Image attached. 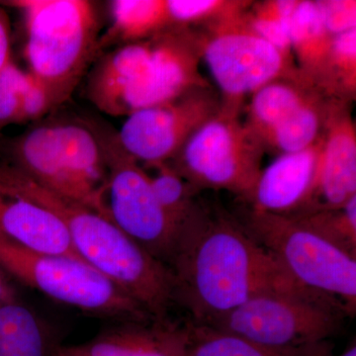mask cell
<instances>
[{"instance_id":"6da1fadb","label":"cell","mask_w":356,"mask_h":356,"mask_svg":"<svg viewBox=\"0 0 356 356\" xmlns=\"http://www.w3.org/2000/svg\"><path fill=\"white\" fill-rule=\"evenodd\" d=\"M173 302L209 325L261 293L302 285L225 211L196 202L168 264Z\"/></svg>"},{"instance_id":"7a4b0ae2","label":"cell","mask_w":356,"mask_h":356,"mask_svg":"<svg viewBox=\"0 0 356 356\" xmlns=\"http://www.w3.org/2000/svg\"><path fill=\"white\" fill-rule=\"evenodd\" d=\"M0 187L54 213L64 224L79 259L108 278L154 320H165L175 304L170 268L111 220L47 191L4 161H0Z\"/></svg>"},{"instance_id":"3957f363","label":"cell","mask_w":356,"mask_h":356,"mask_svg":"<svg viewBox=\"0 0 356 356\" xmlns=\"http://www.w3.org/2000/svg\"><path fill=\"white\" fill-rule=\"evenodd\" d=\"M9 147L11 163L47 191L107 217L106 156L97 131L81 123L44 124Z\"/></svg>"},{"instance_id":"277c9868","label":"cell","mask_w":356,"mask_h":356,"mask_svg":"<svg viewBox=\"0 0 356 356\" xmlns=\"http://www.w3.org/2000/svg\"><path fill=\"white\" fill-rule=\"evenodd\" d=\"M24 13L29 74L50 91L56 106L72 95L95 57L97 14L88 0H16Z\"/></svg>"},{"instance_id":"5b68a950","label":"cell","mask_w":356,"mask_h":356,"mask_svg":"<svg viewBox=\"0 0 356 356\" xmlns=\"http://www.w3.org/2000/svg\"><path fill=\"white\" fill-rule=\"evenodd\" d=\"M348 315L336 297L296 285L255 295L208 327L271 348H298L327 341Z\"/></svg>"},{"instance_id":"8992f818","label":"cell","mask_w":356,"mask_h":356,"mask_svg":"<svg viewBox=\"0 0 356 356\" xmlns=\"http://www.w3.org/2000/svg\"><path fill=\"white\" fill-rule=\"evenodd\" d=\"M0 269L49 298L122 322L154 320L135 300L83 259L22 247L0 235Z\"/></svg>"},{"instance_id":"52a82bcc","label":"cell","mask_w":356,"mask_h":356,"mask_svg":"<svg viewBox=\"0 0 356 356\" xmlns=\"http://www.w3.org/2000/svg\"><path fill=\"white\" fill-rule=\"evenodd\" d=\"M248 235L268 250L297 282L336 297L355 313L356 259L291 217L250 208L238 218Z\"/></svg>"},{"instance_id":"ba28073f","label":"cell","mask_w":356,"mask_h":356,"mask_svg":"<svg viewBox=\"0 0 356 356\" xmlns=\"http://www.w3.org/2000/svg\"><path fill=\"white\" fill-rule=\"evenodd\" d=\"M264 144L238 114L221 109L175 156V170L199 191L222 189L250 200L261 175Z\"/></svg>"},{"instance_id":"9c48e42d","label":"cell","mask_w":356,"mask_h":356,"mask_svg":"<svg viewBox=\"0 0 356 356\" xmlns=\"http://www.w3.org/2000/svg\"><path fill=\"white\" fill-rule=\"evenodd\" d=\"M108 177L105 191L107 217L126 235L168 266L179 232L159 205L149 178L114 136L99 134Z\"/></svg>"},{"instance_id":"30bf717a","label":"cell","mask_w":356,"mask_h":356,"mask_svg":"<svg viewBox=\"0 0 356 356\" xmlns=\"http://www.w3.org/2000/svg\"><path fill=\"white\" fill-rule=\"evenodd\" d=\"M243 11L216 20L208 37L199 36L204 58L221 90L222 109L238 114L245 95L281 79L288 60L248 26Z\"/></svg>"},{"instance_id":"8fae6325","label":"cell","mask_w":356,"mask_h":356,"mask_svg":"<svg viewBox=\"0 0 356 356\" xmlns=\"http://www.w3.org/2000/svg\"><path fill=\"white\" fill-rule=\"evenodd\" d=\"M222 103L207 88L128 115L115 134L122 149L146 165L175 159L198 129L219 114Z\"/></svg>"},{"instance_id":"7c38bea8","label":"cell","mask_w":356,"mask_h":356,"mask_svg":"<svg viewBox=\"0 0 356 356\" xmlns=\"http://www.w3.org/2000/svg\"><path fill=\"white\" fill-rule=\"evenodd\" d=\"M151 55L142 76L127 89L119 116L175 99L193 89L207 88L199 72V36L184 27H170L149 38Z\"/></svg>"},{"instance_id":"4fadbf2b","label":"cell","mask_w":356,"mask_h":356,"mask_svg":"<svg viewBox=\"0 0 356 356\" xmlns=\"http://www.w3.org/2000/svg\"><path fill=\"white\" fill-rule=\"evenodd\" d=\"M355 195V125L344 100L332 98L327 103L313 189L299 216L336 209Z\"/></svg>"},{"instance_id":"5bb4252c","label":"cell","mask_w":356,"mask_h":356,"mask_svg":"<svg viewBox=\"0 0 356 356\" xmlns=\"http://www.w3.org/2000/svg\"><path fill=\"white\" fill-rule=\"evenodd\" d=\"M322 135L298 153L282 154L261 170L248 202L252 209L277 216L297 217L310 199Z\"/></svg>"},{"instance_id":"9a60e30c","label":"cell","mask_w":356,"mask_h":356,"mask_svg":"<svg viewBox=\"0 0 356 356\" xmlns=\"http://www.w3.org/2000/svg\"><path fill=\"white\" fill-rule=\"evenodd\" d=\"M186 325L168 321L125 322L88 343L60 346L65 356H186Z\"/></svg>"},{"instance_id":"2e32d148","label":"cell","mask_w":356,"mask_h":356,"mask_svg":"<svg viewBox=\"0 0 356 356\" xmlns=\"http://www.w3.org/2000/svg\"><path fill=\"white\" fill-rule=\"evenodd\" d=\"M0 235L36 252L79 257L64 224L54 213L1 187Z\"/></svg>"},{"instance_id":"e0dca14e","label":"cell","mask_w":356,"mask_h":356,"mask_svg":"<svg viewBox=\"0 0 356 356\" xmlns=\"http://www.w3.org/2000/svg\"><path fill=\"white\" fill-rule=\"evenodd\" d=\"M151 55L149 39L125 44L98 65L88 84V95L96 107L119 116L122 98L144 72Z\"/></svg>"},{"instance_id":"ac0fdd59","label":"cell","mask_w":356,"mask_h":356,"mask_svg":"<svg viewBox=\"0 0 356 356\" xmlns=\"http://www.w3.org/2000/svg\"><path fill=\"white\" fill-rule=\"evenodd\" d=\"M332 38L325 29L316 1H299L290 25V43L301 77L325 93Z\"/></svg>"},{"instance_id":"d6986e66","label":"cell","mask_w":356,"mask_h":356,"mask_svg":"<svg viewBox=\"0 0 356 356\" xmlns=\"http://www.w3.org/2000/svg\"><path fill=\"white\" fill-rule=\"evenodd\" d=\"M186 327V356H334L329 341L298 348H271L208 325L189 322Z\"/></svg>"},{"instance_id":"ffe728a7","label":"cell","mask_w":356,"mask_h":356,"mask_svg":"<svg viewBox=\"0 0 356 356\" xmlns=\"http://www.w3.org/2000/svg\"><path fill=\"white\" fill-rule=\"evenodd\" d=\"M48 325L18 299L0 307V356H57Z\"/></svg>"},{"instance_id":"44dd1931","label":"cell","mask_w":356,"mask_h":356,"mask_svg":"<svg viewBox=\"0 0 356 356\" xmlns=\"http://www.w3.org/2000/svg\"><path fill=\"white\" fill-rule=\"evenodd\" d=\"M112 24L99 46L145 41L170 27L165 0H115Z\"/></svg>"},{"instance_id":"7402d4cb","label":"cell","mask_w":356,"mask_h":356,"mask_svg":"<svg viewBox=\"0 0 356 356\" xmlns=\"http://www.w3.org/2000/svg\"><path fill=\"white\" fill-rule=\"evenodd\" d=\"M315 90L320 89L305 81L299 86L296 81L284 79L270 81L252 95L250 106V124H248V127L262 140L273 128L305 103Z\"/></svg>"},{"instance_id":"603a6c76","label":"cell","mask_w":356,"mask_h":356,"mask_svg":"<svg viewBox=\"0 0 356 356\" xmlns=\"http://www.w3.org/2000/svg\"><path fill=\"white\" fill-rule=\"evenodd\" d=\"M322 92L315 90L298 109L262 139L282 154L298 153L313 146L324 130L327 103Z\"/></svg>"},{"instance_id":"cb8c5ba5","label":"cell","mask_w":356,"mask_h":356,"mask_svg":"<svg viewBox=\"0 0 356 356\" xmlns=\"http://www.w3.org/2000/svg\"><path fill=\"white\" fill-rule=\"evenodd\" d=\"M291 218L356 259V195L336 209Z\"/></svg>"},{"instance_id":"d4e9b609","label":"cell","mask_w":356,"mask_h":356,"mask_svg":"<svg viewBox=\"0 0 356 356\" xmlns=\"http://www.w3.org/2000/svg\"><path fill=\"white\" fill-rule=\"evenodd\" d=\"M154 170L147 173L156 200L168 217L177 227H181L195 206L196 189L166 163L147 165Z\"/></svg>"},{"instance_id":"484cf974","label":"cell","mask_w":356,"mask_h":356,"mask_svg":"<svg viewBox=\"0 0 356 356\" xmlns=\"http://www.w3.org/2000/svg\"><path fill=\"white\" fill-rule=\"evenodd\" d=\"M356 88V29L332 38L327 62L325 92L327 95L353 96Z\"/></svg>"},{"instance_id":"4316f807","label":"cell","mask_w":356,"mask_h":356,"mask_svg":"<svg viewBox=\"0 0 356 356\" xmlns=\"http://www.w3.org/2000/svg\"><path fill=\"white\" fill-rule=\"evenodd\" d=\"M170 27H185L203 20H218L243 9L242 2L220 0H165Z\"/></svg>"},{"instance_id":"83f0119b","label":"cell","mask_w":356,"mask_h":356,"mask_svg":"<svg viewBox=\"0 0 356 356\" xmlns=\"http://www.w3.org/2000/svg\"><path fill=\"white\" fill-rule=\"evenodd\" d=\"M247 22L252 30L267 43L289 58L291 54L290 26L280 20L276 10L275 1H267L254 9V13L245 15Z\"/></svg>"},{"instance_id":"f1b7e54d","label":"cell","mask_w":356,"mask_h":356,"mask_svg":"<svg viewBox=\"0 0 356 356\" xmlns=\"http://www.w3.org/2000/svg\"><path fill=\"white\" fill-rule=\"evenodd\" d=\"M26 79L27 72L14 65L13 60L0 72V129L18 123Z\"/></svg>"},{"instance_id":"f546056e","label":"cell","mask_w":356,"mask_h":356,"mask_svg":"<svg viewBox=\"0 0 356 356\" xmlns=\"http://www.w3.org/2000/svg\"><path fill=\"white\" fill-rule=\"evenodd\" d=\"M325 29L332 37L356 29L355 0L316 1Z\"/></svg>"},{"instance_id":"4dcf8cb0","label":"cell","mask_w":356,"mask_h":356,"mask_svg":"<svg viewBox=\"0 0 356 356\" xmlns=\"http://www.w3.org/2000/svg\"><path fill=\"white\" fill-rule=\"evenodd\" d=\"M55 106L50 91L41 81L27 72V79L21 96L18 123L41 118Z\"/></svg>"},{"instance_id":"1f68e13d","label":"cell","mask_w":356,"mask_h":356,"mask_svg":"<svg viewBox=\"0 0 356 356\" xmlns=\"http://www.w3.org/2000/svg\"><path fill=\"white\" fill-rule=\"evenodd\" d=\"M10 43L6 23L0 18V72L10 62Z\"/></svg>"},{"instance_id":"d6a6232c","label":"cell","mask_w":356,"mask_h":356,"mask_svg":"<svg viewBox=\"0 0 356 356\" xmlns=\"http://www.w3.org/2000/svg\"><path fill=\"white\" fill-rule=\"evenodd\" d=\"M7 274L0 269V307L17 299L15 290L7 278Z\"/></svg>"},{"instance_id":"836d02e7","label":"cell","mask_w":356,"mask_h":356,"mask_svg":"<svg viewBox=\"0 0 356 356\" xmlns=\"http://www.w3.org/2000/svg\"><path fill=\"white\" fill-rule=\"evenodd\" d=\"M339 356H356V346L355 344L350 346L346 351H343L341 355Z\"/></svg>"},{"instance_id":"e575fe53","label":"cell","mask_w":356,"mask_h":356,"mask_svg":"<svg viewBox=\"0 0 356 356\" xmlns=\"http://www.w3.org/2000/svg\"><path fill=\"white\" fill-rule=\"evenodd\" d=\"M57 356H65V355H64V353H60V348H58V350L57 353Z\"/></svg>"}]
</instances>
